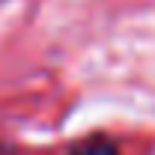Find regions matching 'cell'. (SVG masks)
<instances>
[{"label":"cell","mask_w":155,"mask_h":155,"mask_svg":"<svg viewBox=\"0 0 155 155\" xmlns=\"http://www.w3.org/2000/svg\"><path fill=\"white\" fill-rule=\"evenodd\" d=\"M69 155H122V152H119V143L110 140L107 134H87L69 146Z\"/></svg>","instance_id":"obj_1"}]
</instances>
